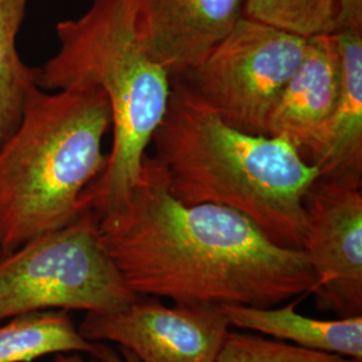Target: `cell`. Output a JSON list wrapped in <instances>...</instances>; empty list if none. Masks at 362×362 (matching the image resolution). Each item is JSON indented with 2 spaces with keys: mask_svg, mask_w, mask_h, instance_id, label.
<instances>
[{
  "mask_svg": "<svg viewBox=\"0 0 362 362\" xmlns=\"http://www.w3.org/2000/svg\"><path fill=\"white\" fill-rule=\"evenodd\" d=\"M97 218L106 252L141 297L274 308L317 287L302 250L275 245L231 208L181 203L148 153L128 199Z\"/></svg>",
  "mask_w": 362,
  "mask_h": 362,
  "instance_id": "obj_1",
  "label": "cell"
},
{
  "mask_svg": "<svg viewBox=\"0 0 362 362\" xmlns=\"http://www.w3.org/2000/svg\"><path fill=\"white\" fill-rule=\"evenodd\" d=\"M169 192L251 220L278 246L302 250L303 199L320 170L285 139L236 129L172 79L167 113L152 139Z\"/></svg>",
  "mask_w": 362,
  "mask_h": 362,
  "instance_id": "obj_2",
  "label": "cell"
},
{
  "mask_svg": "<svg viewBox=\"0 0 362 362\" xmlns=\"http://www.w3.org/2000/svg\"><path fill=\"white\" fill-rule=\"evenodd\" d=\"M59 49L35 69L42 90L90 83L104 91L112 112V149L103 175L81 199L97 216L132 194L148 146L167 113L172 79L152 59L130 0H91L76 19L57 23Z\"/></svg>",
  "mask_w": 362,
  "mask_h": 362,
  "instance_id": "obj_3",
  "label": "cell"
},
{
  "mask_svg": "<svg viewBox=\"0 0 362 362\" xmlns=\"http://www.w3.org/2000/svg\"><path fill=\"white\" fill-rule=\"evenodd\" d=\"M107 97L90 83L38 88L0 146V250L65 227L85 211L82 194L106 167Z\"/></svg>",
  "mask_w": 362,
  "mask_h": 362,
  "instance_id": "obj_4",
  "label": "cell"
},
{
  "mask_svg": "<svg viewBox=\"0 0 362 362\" xmlns=\"http://www.w3.org/2000/svg\"><path fill=\"white\" fill-rule=\"evenodd\" d=\"M137 297L106 252L90 208L65 227L0 250V322L38 311L115 313Z\"/></svg>",
  "mask_w": 362,
  "mask_h": 362,
  "instance_id": "obj_5",
  "label": "cell"
},
{
  "mask_svg": "<svg viewBox=\"0 0 362 362\" xmlns=\"http://www.w3.org/2000/svg\"><path fill=\"white\" fill-rule=\"evenodd\" d=\"M308 38L242 16L207 57L179 79L227 124L267 136V124Z\"/></svg>",
  "mask_w": 362,
  "mask_h": 362,
  "instance_id": "obj_6",
  "label": "cell"
},
{
  "mask_svg": "<svg viewBox=\"0 0 362 362\" xmlns=\"http://www.w3.org/2000/svg\"><path fill=\"white\" fill-rule=\"evenodd\" d=\"M302 251L317 278V308L339 318L362 315L361 182L318 177L303 199Z\"/></svg>",
  "mask_w": 362,
  "mask_h": 362,
  "instance_id": "obj_7",
  "label": "cell"
},
{
  "mask_svg": "<svg viewBox=\"0 0 362 362\" xmlns=\"http://www.w3.org/2000/svg\"><path fill=\"white\" fill-rule=\"evenodd\" d=\"M219 306L136 298L115 313H86L78 326L91 342H115L140 362H215L230 332Z\"/></svg>",
  "mask_w": 362,
  "mask_h": 362,
  "instance_id": "obj_8",
  "label": "cell"
},
{
  "mask_svg": "<svg viewBox=\"0 0 362 362\" xmlns=\"http://www.w3.org/2000/svg\"><path fill=\"white\" fill-rule=\"evenodd\" d=\"M146 52L170 79L199 65L243 16L245 0H130Z\"/></svg>",
  "mask_w": 362,
  "mask_h": 362,
  "instance_id": "obj_9",
  "label": "cell"
},
{
  "mask_svg": "<svg viewBox=\"0 0 362 362\" xmlns=\"http://www.w3.org/2000/svg\"><path fill=\"white\" fill-rule=\"evenodd\" d=\"M341 85L342 64L334 34L308 38L305 54L272 109L267 136L285 139L311 163L326 141Z\"/></svg>",
  "mask_w": 362,
  "mask_h": 362,
  "instance_id": "obj_10",
  "label": "cell"
},
{
  "mask_svg": "<svg viewBox=\"0 0 362 362\" xmlns=\"http://www.w3.org/2000/svg\"><path fill=\"white\" fill-rule=\"evenodd\" d=\"M342 85L326 141L311 161L320 177L362 181V27L337 30Z\"/></svg>",
  "mask_w": 362,
  "mask_h": 362,
  "instance_id": "obj_11",
  "label": "cell"
},
{
  "mask_svg": "<svg viewBox=\"0 0 362 362\" xmlns=\"http://www.w3.org/2000/svg\"><path fill=\"white\" fill-rule=\"evenodd\" d=\"M220 311L228 324L254 330L275 339L290 341L297 346L327 351L362 361V315L338 320H315L284 308H251L221 305Z\"/></svg>",
  "mask_w": 362,
  "mask_h": 362,
  "instance_id": "obj_12",
  "label": "cell"
},
{
  "mask_svg": "<svg viewBox=\"0 0 362 362\" xmlns=\"http://www.w3.org/2000/svg\"><path fill=\"white\" fill-rule=\"evenodd\" d=\"M0 325V362H33L62 353L95 354L98 342L81 336L67 311L30 313Z\"/></svg>",
  "mask_w": 362,
  "mask_h": 362,
  "instance_id": "obj_13",
  "label": "cell"
},
{
  "mask_svg": "<svg viewBox=\"0 0 362 362\" xmlns=\"http://www.w3.org/2000/svg\"><path fill=\"white\" fill-rule=\"evenodd\" d=\"M30 0H0V146L16 129L30 95L38 89L35 69L22 61L16 38Z\"/></svg>",
  "mask_w": 362,
  "mask_h": 362,
  "instance_id": "obj_14",
  "label": "cell"
},
{
  "mask_svg": "<svg viewBox=\"0 0 362 362\" xmlns=\"http://www.w3.org/2000/svg\"><path fill=\"white\" fill-rule=\"evenodd\" d=\"M341 0H245L243 16L302 38L334 34Z\"/></svg>",
  "mask_w": 362,
  "mask_h": 362,
  "instance_id": "obj_15",
  "label": "cell"
},
{
  "mask_svg": "<svg viewBox=\"0 0 362 362\" xmlns=\"http://www.w3.org/2000/svg\"><path fill=\"white\" fill-rule=\"evenodd\" d=\"M215 362H362L281 339L228 332Z\"/></svg>",
  "mask_w": 362,
  "mask_h": 362,
  "instance_id": "obj_16",
  "label": "cell"
},
{
  "mask_svg": "<svg viewBox=\"0 0 362 362\" xmlns=\"http://www.w3.org/2000/svg\"><path fill=\"white\" fill-rule=\"evenodd\" d=\"M93 358L98 362H140L139 358L125 348L115 349L105 342H98L97 351Z\"/></svg>",
  "mask_w": 362,
  "mask_h": 362,
  "instance_id": "obj_17",
  "label": "cell"
},
{
  "mask_svg": "<svg viewBox=\"0 0 362 362\" xmlns=\"http://www.w3.org/2000/svg\"><path fill=\"white\" fill-rule=\"evenodd\" d=\"M54 362H88L79 353H62V354H55ZM93 362H98L94 361Z\"/></svg>",
  "mask_w": 362,
  "mask_h": 362,
  "instance_id": "obj_18",
  "label": "cell"
}]
</instances>
